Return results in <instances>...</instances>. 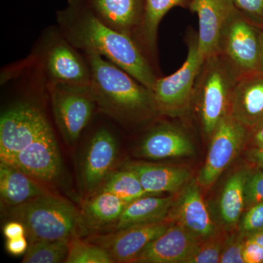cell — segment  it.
<instances>
[{
    "instance_id": "39",
    "label": "cell",
    "mask_w": 263,
    "mask_h": 263,
    "mask_svg": "<svg viewBox=\"0 0 263 263\" xmlns=\"http://www.w3.org/2000/svg\"><path fill=\"white\" fill-rule=\"evenodd\" d=\"M257 72L263 74V27L260 28V49H259V57L258 68Z\"/></svg>"
},
{
    "instance_id": "26",
    "label": "cell",
    "mask_w": 263,
    "mask_h": 263,
    "mask_svg": "<svg viewBox=\"0 0 263 263\" xmlns=\"http://www.w3.org/2000/svg\"><path fill=\"white\" fill-rule=\"evenodd\" d=\"M101 191L114 194L127 202L149 195L142 186L136 173L127 167L112 173L99 192Z\"/></svg>"
},
{
    "instance_id": "13",
    "label": "cell",
    "mask_w": 263,
    "mask_h": 263,
    "mask_svg": "<svg viewBox=\"0 0 263 263\" xmlns=\"http://www.w3.org/2000/svg\"><path fill=\"white\" fill-rule=\"evenodd\" d=\"M5 163L14 166L42 183L56 179L61 171L62 162L52 127Z\"/></svg>"
},
{
    "instance_id": "3",
    "label": "cell",
    "mask_w": 263,
    "mask_h": 263,
    "mask_svg": "<svg viewBox=\"0 0 263 263\" xmlns=\"http://www.w3.org/2000/svg\"><path fill=\"white\" fill-rule=\"evenodd\" d=\"M7 214L10 220L24 224L29 243L38 240L72 239L89 233L81 211L68 200L51 193L7 209Z\"/></svg>"
},
{
    "instance_id": "21",
    "label": "cell",
    "mask_w": 263,
    "mask_h": 263,
    "mask_svg": "<svg viewBox=\"0 0 263 263\" xmlns=\"http://www.w3.org/2000/svg\"><path fill=\"white\" fill-rule=\"evenodd\" d=\"M124 167L136 173L149 195L175 193L188 182L190 173L183 167L151 162H131Z\"/></svg>"
},
{
    "instance_id": "19",
    "label": "cell",
    "mask_w": 263,
    "mask_h": 263,
    "mask_svg": "<svg viewBox=\"0 0 263 263\" xmlns=\"http://www.w3.org/2000/svg\"><path fill=\"white\" fill-rule=\"evenodd\" d=\"M102 22L118 31L130 35L141 26L145 0H85Z\"/></svg>"
},
{
    "instance_id": "38",
    "label": "cell",
    "mask_w": 263,
    "mask_h": 263,
    "mask_svg": "<svg viewBox=\"0 0 263 263\" xmlns=\"http://www.w3.org/2000/svg\"><path fill=\"white\" fill-rule=\"evenodd\" d=\"M247 156L254 165L263 171V147L249 148Z\"/></svg>"
},
{
    "instance_id": "27",
    "label": "cell",
    "mask_w": 263,
    "mask_h": 263,
    "mask_svg": "<svg viewBox=\"0 0 263 263\" xmlns=\"http://www.w3.org/2000/svg\"><path fill=\"white\" fill-rule=\"evenodd\" d=\"M71 239L38 240L29 243L24 254L22 263L65 262L69 251Z\"/></svg>"
},
{
    "instance_id": "16",
    "label": "cell",
    "mask_w": 263,
    "mask_h": 263,
    "mask_svg": "<svg viewBox=\"0 0 263 263\" xmlns=\"http://www.w3.org/2000/svg\"><path fill=\"white\" fill-rule=\"evenodd\" d=\"M171 216L198 240L209 239L215 233V226L195 181L188 183L183 190Z\"/></svg>"
},
{
    "instance_id": "25",
    "label": "cell",
    "mask_w": 263,
    "mask_h": 263,
    "mask_svg": "<svg viewBox=\"0 0 263 263\" xmlns=\"http://www.w3.org/2000/svg\"><path fill=\"white\" fill-rule=\"evenodd\" d=\"M249 171H237L230 176L223 188L219 208L221 220L227 226H235L243 215L246 207V182Z\"/></svg>"
},
{
    "instance_id": "34",
    "label": "cell",
    "mask_w": 263,
    "mask_h": 263,
    "mask_svg": "<svg viewBox=\"0 0 263 263\" xmlns=\"http://www.w3.org/2000/svg\"><path fill=\"white\" fill-rule=\"evenodd\" d=\"M243 256L245 263H263V247L249 237H245Z\"/></svg>"
},
{
    "instance_id": "5",
    "label": "cell",
    "mask_w": 263,
    "mask_h": 263,
    "mask_svg": "<svg viewBox=\"0 0 263 263\" xmlns=\"http://www.w3.org/2000/svg\"><path fill=\"white\" fill-rule=\"evenodd\" d=\"M32 57L46 85L90 84L91 71L86 55L67 41L57 25L43 32Z\"/></svg>"
},
{
    "instance_id": "40",
    "label": "cell",
    "mask_w": 263,
    "mask_h": 263,
    "mask_svg": "<svg viewBox=\"0 0 263 263\" xmlns=\"http://www.w3.org/2000/svg\"><path fill=\"white\" fill-rule=\"evenodd\" d=\"M245 237H249L263 247V229Z\"/></svg>"
},
{
    "instance_id": "24",
    "label": "cell",
    "mask_w": 263,
    "mask_h": 263,
    "mask_svg": "<svg viewBox=\"0 0 263 263\" xmlns=\"http://www.w3.org/2000/svg\"><path fill=\"white\" fill-rule=\"evenodd\" d=\"M148 195L128 202L114 230L158 222L167 219L174 199Z\"/></svg>"
},
{
    "instance_id": "35",
    "label": "cell",
    "mask_w": 263,
    "mask_h": 263,
    "mask_svg": "<svg viewBox=\"0 0 263 263\" xmlns=\"http://www.w3.org/2000/svg\"><path fill=\"white\" fill-rule=\"evenodd\" d=\"M246 144L249 148L263 147V119L248 129Z\"/></svg>"
},
{
    "instance_id": "30",
    "label": "cell",
    "mask_w": 263,
    "mask_h": 263,
    "mask_svg": "<svg viewBox=\"0 0 263 263\" xmlns=\"http://www.w3.org/2000/svg\"><path fill=\"white\" fill-rule=\"evenodd\" d=\"M246 207L263 202V171H249L245 186Z\"/></svg>"
},
{
    "instance_id": "14",
    "label": "cell",
    "mask_w": 263,
    "mask_h": 263,
    "mask_svg": "<svg viewBox=\"0 0 263 263\" xmlns=\"http://www.w3.org/2000/svg\"><path fill=\"white\" fill-rule=\"evenodd\" d=\"M189 9L198 17L197 51L204 62L219 53L221 34L235 8L232 0H192Z\"/></svg>"
},
{
    "instance_id": "37",
    "label": "cell",
    "mask_w": 263,
    "mask_h": 263,
    "mask_svg": "<svg viewBox=\"0 0 263 263\" xmlns=\"http://www.w3.org/2000/svg\"><path fill=\"white\" fill-rule=\"evenodd\" d=\"M3 234L7 239L26 236L25 227L20 221L10 220L3 227Z\"/></svg>"
},
{
    "instance_id": "10",
    "label": "cell",
    "mask_w": 263,
    "mask_h": 263,
    "mask_svg": "<svg viewBox=\"0 0 263 263\" xmlns=\"http://www.w3.org/2000/svg\"><path fill=\"white\" fill-rule=\"evenodd\" d=\"M248 129L228 114L219 123L212 137L198 184L210 187L231 164L247 141Z\"/></svg>"
},
{
    "instance_id": "4",
    "label": "cell",
    "mask_w": 263,
    "mask_h": 263,
    "mask_svg": "<svg viewBox=\"0 0 263 263\" xmlns=\"http://www.w3.org/2000/svg\"><path fill=\"white\" fill-rule=\"evenodd\" d=\"M238 78L235 69L219 53L205 59L200 67L190 107L195 105L202 132L209 138L221 121L230 114Z\"/></svg>"
},
{
    "instance_id": "1",
    "label": "cell",
    "mask_w": 263,
    "mask_h": 263,
    "mask_svg": "<svg viewBox=\"0 0 263 263\" xmlns=\"http://www.w3.org/2000/svg\"><path fill=\"white\" fill-rule=\"evenodd\" d=\"M57 23L67 41L79 51L104 57L152 91L158 77L141 46L132 36L102 22L85 0H67L57 11Z\"/></svg>"
},
{
    "instance_id": "18",
    "label": "cell",
    "mask_w": 263,
    "mask_h": 263,
    "mask_svg": "<svg viewBox=\"0 0 263 263\" xmlns=\"http://www.w3.org/2000/svg\"><path fill=\"white\" fill-rule=\"evenodd\" d=\"M138 151L144 158L162 160L191 156L194 146L181 129L171 124H162L147 133Z\"/></svg>"
},
{
    "instance_id": "31",
    "label": "cell",
    "mask_w": 263,
    "mask_h": 263,
    "mask_svg": "<svg viewBox=\"0 0 263 263\" xmlns=\"http://www.w3.org/2000/svg\"><path fill=\"white\" fill-rule=\"evenodd\" d=\"M263 229V202L249 207L242 215L240 233L247 236Z\"/></svg>"
},
{
    "instance_id": "36",
    "label": "cell",
    "mask_w": 263,
    "mask_h": 263,
    "mask_svg": "<svg viewBox=\"0 0 263 263\" xmlns=\"http://www.w3.org/2000/svg\"><path fill=\"white\" fill-rule=\"evenodd\" d=\"M5 247H6L8 253L12 255H22V254H25L28 249V239L26 236L7 239Z\"/></svg>"
},
{
    "instance_id": "6",
    "label": "cell",
    "mask_w": 263,
    "mask_h": 263,
    "mask_svg": "<svg viewBox=\"0 0 263 263\" xmlns=\"http://www.w3.org/2000/svg\"><path fill=\"white\" fill-rule=\"evenodd\" d=\"M51 126L42 105L34 99L16 100L0 119V160L7 162Z\"/></svg>"
},
{
    "instance_id": "15",
    "label": "cell",
    "mask_w": 263,
    "mask_h": 263,
    "mask_svg": "<svg viewBox=\"0 0 263 263\" xmlns=\"http://www.w3.org/2000/svg\"><path fill=\"white\" fill-rule=\"evenodd\" d=\"M200 245L196 237L177 223H172L148 243L135 262L184 263Z\"/></svg>"
},
{
    "instance_id": "12",
    "label": "cell",
    "mask_w": 263,
    "mask_h": 263,
    "mask_svg": "<svg viewBox=\"0 0 263 263\" xmlns=\"http://www.w3.org/2000/svg\"><path fill=\"white\" fill-rule=\"evenodd\" d=\"M172 221L167 219L158 222L129 227L104 234H92L86 240L103 247L114 262H135L148 243L162 234Z\"/></svg>"
},
{
    "instance_id": "7",
    "label": "cell",
    "mask_w": 263,
    "mask_h": 263,
    "mask_svg": "<svg viewBox=\"0 0 263 263\" xmlns=\"http://www.w3.org/2000/svg\"><path fill=\"white\" fill-rule=\"evenodd\" d=\"M46 89L57 127L66 143L73 146L97 107L89 85L48 84Z\"/></svg>"
},
{
    "instance_id": "9",
    "label": "cell",
    "mask_w": 263,
    "mask_h": 263,
    "mask_svg": "<svg viewBox=\"0 0 263 263\" xmlns=\"http://www.w3.org/2000/svg\"><path fill=\"white\" fill-rule=\"evenodd\" d=\"M259 49L260 27L235 9L221 34L218 53L229 62L240 77L257 72Z\"/></svg>"
},
{
    "instance_id": "22",
    "label": "cell",
    "mask_w": 263,
    "mask_h": 263,
    "mask_svg": "<svg viewBox=\"0 0 263 263\" xmlns=\"http://www.w3.org/2000/svg\"><path fill=\"white\" fill-rule=\"evenodd\" d=\"M127 203L117 195L105 191L84 199L80 211L88 232L92 230L97 233V230L112 227L114 230Z\"/></svg>"
},
{
    "instance_id": "28",
    "label": "cell",
    "mask_w": 263,
    "mask_h": 263,
    "mask_svg": "<svg viewBox=\"0 0 263 263\" xmlns=\"http://www.w3.org/2000/svg\"><path fill=\"white\" fill-rule=\"evenodd\" d=\"M66 263H114L108 252L98 245L82 240L72 238L69 242V251Z\"/></svg>"
},
{
    "instance_id": "2",
    "label": "cell",
    "mask_w": 263,
    "mask_h": 263,
    "mask_svg": "<svg viewBox=\"0 0 263 263\" xmlns=\"http://www.w3.org/2000/svg\"><path fill=\"white\" fill-rule=\"evenodd\" d=\"M84 54L91 71L90 89L102 113L122 124L147 122L160 114L152 90L104 57Z\"/></svg>"
},
{
    "instance_id": "20",
    "label": "cell",
    "mask_w": 263,
    "mask_h": 263,
    "mask_svg": "<svg viewBox=\"0 0 263 263\" xmlns=\"http://www.w3.org/2000/svg\"><path fill=\"white\" fill-rule=\"evenodd\" d=\"M41 183L14 166L0 162L2 207L18 206L36 197L51 193Z\"/></svg>"
},
{
    "instance_id": "8",
    "label": "cell",
    "mask_w": 263,
    "mask_h": 263,
    "mask_svg": "<svg viewBox=\"0 0 263 263\" xmlns=\"http://www.w3.org/2000/svg\"><path fill=\"white\" fill-rule=\"evenodd\" d=\"M186 60L179 70L156 81L152 92L160 115L180 117L190 108L194 86L203 61L197 51V33L187 40Z\"/></svg>"
},
{
    "instance_id": "32",
    "label": "cell",
    "mask_w": 263,
    "mask_h": 263,
    "mask_svg": "<svg viewBox=\"0 0 263 263\" xmlns=\"http://www.w3.org/2000/svg\"><path fill=\"white\" fill-rule=\"evenodd\" d=\"M235 9L257 27H263V0H232Z\"/></svg>"
},
{
    "instance_id": "33",
    "label": "cell",
    "mask_w": 263,
    "mask_h": 263,
    "mask_svg": "<svg viewBox=\"0 0 263 263\" xmlns=\"http://www.w3.org/2000/svg\"><path fill=\"white\" fill-rule=\"evenodd\" d=\"M245 238V235L240 233L239 235L232 237L224 243L219 262L245 263L243 256Z\"/></svg>"
},
{
    "instance_id": "11",
    "label": "cell",
    "mask_w": 263,
    "mask_h": 263,
    "mask_svg": "<svg viewBox=\"0 0 263 263\" xmlns=\"http://www.w3.org/2000/svg\"><path fill=\"white\" fill-rule=\"evenodd\" d=\"M118 144L113 133L105 128L95 132L86 147L80 183L84 199L99 193L113 173L117 161Z\"/></svg>"
},
{
    "instance_id": "17",
    "label": "cell",
    "mask_w": 263,
    "mask_h": 263,
    "mask_svg": "<svg viewBox=\"0 0 263 263\" xmlns=\"http://www.w3.org/2000/svg\"><path fill=\"white\" fill-rule=\"evenodd\" d=\"M230 115L249 129L263 119V74L252 72L238 78L235 84Z\"/></svg>"
},
{
    "instance_id": "23",
    "label": "cell",
    "mask_w": 263,
    "mask_h": 263,
    "mask_svg": "<svg viewBox=\"0 0 263 263\" xmlns=\"http://www.w3.org/2000/svg\"><path fill=\"white\" fill-rule=\"evenodd\" d=\"M191 2L192 0H145L143 20L135 34L134 39L148 59L155 56L159 26L164 15L176 7L189 9Z\"/></svg>"
},
{
    "instance_id": "29",
    "label": "cell",
    "mask_w": 263,
    "mask_h": 263,
    "mask_svg": "<svg viewBox=\"0 0 263 263\" xmlns=\"http://www.w3.org/2000/svg\"><path fill=\"white\" fill-rule=\"evenodd\" d=\"M224 245V243L221 240H211L205 245H200L184 263L219 262Z\"/></svg>"
}]
</instances>
